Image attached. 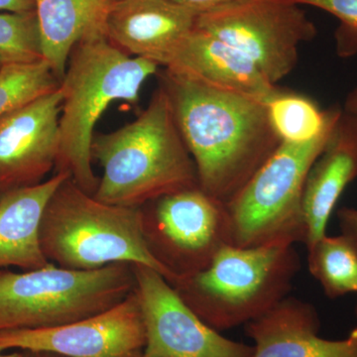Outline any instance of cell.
<instances>
[{
    "mask_svg": "<svg viewBox=\"0 0 357 357\" xmlns=\"http://www.w3.org/2000/svg\"><path fill=\"white\" fill-rule=\"evenodd\" d=\"M146 333L134 290L116 306L55 328L0 332V352L44 351L64 357H141Z\"/></svg>",
    "mask_w": 357,
    "mask_h": 357,
    "instance_id": "11",
    "label": "cell"
},
{
    "mask_svg": "<svg viewBox=\"0 0 357 357\" xmlns=\"http://www.w3.org/2000/svg\"><path fill=\"white\" fill-rule=\"evenodd\" d=\"M40 243L49 262L67 269L141 264L167 280L166 272L145 244L139 208L100 201L70 178L59 185L45 208Z\"/></svg>",
    "mask_w": 357,
    "mask_h": 357,
    "instance_id": "5",
    "label": "cell"
},
{
    "mask_svg": "<svg viewBox=\"0 0 357 357\" xmlns=\"http://www.w3.org/2000/svg\"><path fill=\"white\" fill-rule=\"evenodd\" d=\"M43 59L59 81L64 77L73 48L81 40L105 33L117 0H34Z\"/></svg>",
    "mask_w": 357,
    "mask_h": 357,
    "instance_id": "18",
    "label": "cell"
},
{
    "mask_svg": "<svg viewBox=\"0 0 357 357\" xmlns=\"http://www.w3.org/2000/svg\"><path fill=\"white\" fill-rule=\"evenodd\" d=\"M342 110L357 119V86L347 95Z\"/></svg>",
    "mask_w": 357,
    "mask_h": 357,
    "instance_id": "27",
    "label": "cell"
},
{
    "mask_svg": "<svg viewBox=\"0 0 357 357\" xmlns=\"http://www.w3.org/2000/svg\"><path fill=\"white\" fill-rule=\"evenodd\" d=\"M4 64H6V63H4V61L2 60L1 57H0V69H1L2 66H3Z\"/></svg>",
    "mask_w": 357,
    "mask_h": 357,
    "instance_id": "30",
    "label": "cell"
},
{
    "mask_svg": "<svg viewBox=\"0 0 357 357\" xmlns=\"http://www.w3.org/2000/svg\"><path fill=\"white\" fill-rule=\"evenodd\" d=\"M159 68L153 61L128 55L105 33L81 40L70 52L61 82L60 150L54 173L68 174L95 195L100 183L91 157L96 123L116 100L137 103L143 84Z\"/></svg>",
    "mask_w": 357,
    "mask_h": 357,
    "instance_id": "3",
    "label": "cell"
},
{
    "mask_svg": "<svg viewBox=\"0 0 357 357\" xmlns=\"http://www.w3.org/2000/svg\"><path fill=\"white\" fill-rule=\"evenodd\" d=\"M146 345L141 357H252L253 345L223 337L192 311L158 272L132 264Z\"/></svg>",
    "mask_w": 357,
    "mask_h": 357,
    "instance_id": "10",
    "label": "cell"
},
{
    "mask_svg": "<svg viewBox=\"0 0 357 357\" xmlns=\"http://www.w3.org/2000/svg\"><path fill=\"white\" fill-rule=\"evenodd\" d=\"M0 57L6 64L43 60L36 11L0 13Z\"/></svg>",
    "mask_w": 357,
    "mask_h": 357,
    "instance_id": "22",
    "label": "cell"
},
{
    "mask_svg": "<svg viewBox=\"0 0 357 357\" xmlns=\"http://www.w3.org/2000/svg\"><path fill=\"white\" fill-rule=\"evenodd\" d=\"M354 312H356V319H357V302H356V309H354Z\"/></svg>",
    "mask_w": 357,
    "mask_h": 357,
    "instance_id": "31",
    "label": "cell"
},
{
    "mask_svg": "<svg viewBox=\"0 0 357 357\" xmlns=\"http://www.w3.org/2000/svg\"><path fill=\"white\" fill-rule=\"evenodd\" d=\"M337 121L307 142H282L241 191L225 203L232 245L306 243L305 182Z\"/></svg>",
    "mask_w": 357,
    "mask_h": 357,
    "instance_id": "7",
    "label": "cell"
},
{
    "mask_svg": "<svg viewBox=\"0 0 357 357\" xmlns=\"http://www.w3.org/2000/svg\"><path fill=\"white\" fill-rule=\"evenodd\" d=\"M91 157L103 170L93 196L105 203L140 208L199 185L194 160L178 130L170 98L160 84L135 121L95 135Z\"/></svg>",
    "mask_w": 357,
    "mask_h": 357,
    "instance_id": "2",
    "label": "cell"
},
{
    "mask_svg": "<svg viewBox=\"0 0 357 357\" xmlns=\"http://www.w3.org/2000/svg\"><path fill=\"white\" fill-rule=\"evenodd\" d=\"M307 249V267L330 299L357 294V243L340 234L326 236Z\"/></svg>",
    "mask_w": 357,
    "mask_h": 357,
    "instance_id": "20",
    "label": "cell"
},
{
    "mask_svg": "<svg viewBox=\"0 0 357 357\" xmlns=\"http://www.w3.org/2000/svg\"><path fill=\"white\" fill-rule=\"evenodd\" d=\"M196 27L248 56L272 84L293 72L318 29L294 0H234L198 14Z\"/></svg>",
    "mask_w": 357,
    "mask_h": 357,
    "instance_id": "9",
    "label": "cell"
},
{
    "mask_svg": "<svg viewBox=\"0 0 357 357\" xmlns=\"http://www.w3.org/2000/svg\"><path fill=\"white\" fill-rule=\"evenodd\" d=\"M268 119L281 142L305 143L321 135L342 114L333 105L321 109L312 98L279 89L266 102Z\"/></svg>",
    "mask_w": 357,
    "mask_h": 357,
    "instance_id": "19",
    "label": "cell"
},
{
    "mask_svg": "<svg viewBox=\"0 0 357 357\" xmlns=\"http://www.w3.org/2000/svg\"><path fill=\"white\" fill-rule=\"evenodd\" d=\"M0 10L6 13H30L35 10L34 0H0Z\"/></svg>",
    "mask_w": 357,
    "mask_h": 357,
    "instance_id": "26",
    "label": "cell"
},
{
    "mask_svg": "<svg viewBox=\"0 0 357 357\" xmlns=\"http://www.w3.org/2000/svg\"><path fill=\"white\" fill-rule=\"evenodd\" d=\"M165 68L264 102L280 89L248 56L197 27L181 42Z\"/></svg>",
    "mask_w": 357,
    "mask_h": 357,
    "instance_id": "16",
    "label": "cell"
},
{
    "mask_svg": "<svg viewBox=\"0 0 357 357\" xmlns=\"http://www.w3.org/2000/svg\"><path fill=\"white\" fill-rule=\"evenodd\" d=\"M139 211L148 251L171 285L203 271L231 244L225 204L199 185L148 202Z\"/></svg>",
    "mask_w": 357,
    "mask_h": 357,
    "instance_id": "8",
    "label": "cell"
},
{
    "mask_svg": "<svg viewBox=\"0 0 357 357\" xmlns=\"http://www.w3.org/2000/svg\"><path fill=\"white\" fill-rule=\"evenodd\" d=\"M0 357H23V351H13V352H0Z\"/></svg>",
    "mask_w": 357,
    "mask_h": 357,
    "instance_id": "29",
    "label": "cell"
},
{
    "mask_svg": "<svg viewBox=\"0 0 357 357\" xmlns=\"http://www.w3.org/2000/svg\"><path fill=\"white\" fill-rule=\"evenodd\" d=\"M68 178L54 173L41 184L0 196V274L9 267L30 271L51 263L42 251L40 225L52 195Z\"/></svg>",
    "mask_w": 357,
    "mask_h": 357,
    "instance_id": "17",
    "label": "cell"
},
{
    "mask_svg": "<svg viewBox=\"0 0 357 357\" xmlns=\"http://www.w3.org/2000/svg\"><path fill=\"white\" fill-rule=\"evenodd\" d=\"M319 330L316 307L292 296L244 326L252 357H357V326L342 340L319 337Z\"/></svg>",
    "mask_w": 357,
    "mask_h": 357,
    "instance_id": "14",
    "label": "cell"
},
{
    "mask_svg": "<svg viewBox=\"0 0 357 357\" xmlns=\"http://www.w3.org/2000/svg\"><path fill=\"white\" fill-rule=\"evenodd\" d=\"M61 89L0 116V196L44 182L60 150Z\"/></svg>",
    "mask_w": 357,
    "mask_h": 357,
    "instance_id": "12",
    "label": "cell"
},
{
    "mask_svg": "<svg viewBox=\"0 0 357 357\" xmlns=\"http://www.w3.org/2000/svg\"><path fill=\"white\" fill-rule=\"evenodd\" d=\"M337 215L342 234L357 243V208L344 206L337 211Z\"/></svg>",
    "mask_w": 357,
    "mask_h": 357,
    "instance_id": "24",
    "label": "cell"
},
{
    "mask_svg": "<svg viewBox=\"0 0 357 357\" xmlns=\"http://www.w3.org/2000/svg\"><path fill=\"white\" fill-rule=\"evenodd\" d=\"M332 14L340 21L335 32V50L338 57L357 55V0H294Z\"/></svg>",
    "mask_w": 357,
    "mask_h": 357,
    "instance_id": "23",
    "label": "cell"
},
{
    "mask_svg": "<svg viewBox=\"0 0 357 357\" xmlns=\"http://www.w3.org/2000/svg\"><path fill=\"white\" fill-rule=\"evenodd\" d=\"M198 13L172 0H117L107 16V38L132 57L165 68L196 28Z\"/></svg>",
    "mask_w": 357,
    "mask_h": 357,
    "instance_id": "13",
    "label": "cell"
},
{
    "mask_svg": "<svg viewBox=\"0 0 357 357\" xmlns=\"http://www.w3.org/2000/svg\"><path fill=\"white\" fill-rule=\"evenodd\" d=\"M174 2L181 4V6L188 7L192 10L197 11L198 13L204 11L210 10L215 7L229 3L234 0H172Z\"/></svg>",
    "mask_w": 357,
    "mask_h": 357,
    "instance_id": "25",
    "label": "cell"
},
{
    "mask_svg": "<svg viewBox=\"0 0 357 357\" xmlns=\"http://www.w3.org/2000/svg\"><path fill=\"white\" fill-rule=\"evenodd\" d=\"M23 357H64L51 352L44 351H23Z\"/></svg>",
    "mask_w": 357,
    "mask_h": 357,
    "instance_id": "28",
    "label": "cell"
},
{
    "mask_svg": "<svg viewBox=\"0 0 357 357\" xmlns=\"http://www.w3.org/2000/svg\"><path fill=\"white\" fill-rule=\"evenodd\" d=\"M135 290L132 264L72 270L49 263L0 274V332L55 328L107 311Z\"/></svg>",
    "mask_w": 357,
    "mask_h": 357,
    "instance_id": "6",
    "label": "cell"
},
{
    "mask_svg": "<svg viewBox=\"0 0 357 357\" xmlns=\"http://www.w3.org/2000/svg\"><path fill=\"white\" fill-rule=\"evenodd\" d=\"M300 270L292 244H227L203 271L172 286L199 318L222 332L245 326L289 297Z\"/></svg>",
    "mask_w": 357,
    "mask_h": 357,
    "instance_id": "4",
    "label": "cell"
},
{
    "mask_svg": "<svg viewBox=\"0 0 357 357\" xmlns=\"http://www.w3.org/2000/svg\"><path fill=\"white\" fill-rule=\"evenodd\" d=\"M160 86L198 174L199 185L227 203L281 144L266 102L164 68Z\"/></svg>",
    "mask_w": 357,
    "mask_h": 357,
    "instance_id": "1",
    "label": "cell"
},
{
    "mask_svg": "<svg viewBox=\"0 0 357 357\" xmlns=\"http://www.w3.org/2000/svg\"><path fill=\"white\" fill-rule=\"evenodd\" d=\"M61 83L44 60L6 63L0 69V116L60 89Z\"/></svg>",
    "mask_w": 357,
    "mask_h": 357,
    "instance_id": "21",
    "label": "cell"
},
{
    "mask_svg": "<svg viewBox=\"0 0 357 357\" xmlns=\"http://www.w3.org/2000/svg\"><path fill=\"white\" fill-rule=\"evenodd\" d=\"M356 178L357 119L342 110L305 182L303 213L307 248L326 236L328 220L338 199Z\"/></svg>",
    "mask_w": 357,
    "mask_h": 357,
    "instance_id": "15",
    "label": "cell"
}]
</instances>
